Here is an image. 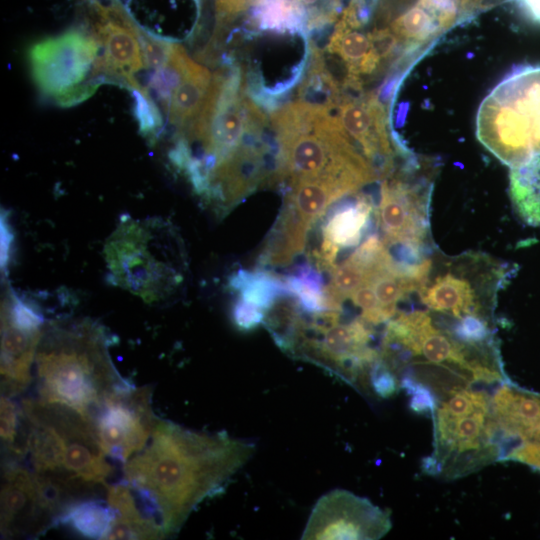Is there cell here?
I'll return each mask as SVG.
<instances>
[{
  "mask_svg": "<svg viewBox=\"0 0 540 540\" xmlns=\"http://www.w3.org/2000/svg\"><path fill=\"white\" fill-rule=\"evenodd\" d=\"M254 451L253 442L226 432L193 431L156 417L146 445L124 463V477L168 536L220 492Z\"/></svg>",
  "mask_w": 540,
  "mask_h": 540,
  "instance_id": "1",
  "label": "cell"
},
{
  "mask_svg": "<svg viewBox=\"0 0 540 540\" xmlns=\"http://www.w3.org/2000/svg\"><path fill=\"white\" fill-rule=\"evenodd\" d=\"M106 329L88 318L44 327L35 355L40 399L71 407L94 423L109 395L127 382L116 370Z\"/></svg>",
  "mask_w": 540,
  "mask_h": 540,
  "instance_id": "2",
  "label": "cell"
},
{
  "mask_svg": "<svg viewBox=\"0 0 540 540\" xmlns=\"http://www.w3.org/2000/svg\"><path fill=\"white\" fill-rule=\"evenodd\" d=\"M23 445L15 454L28 455L33 472L55 479L93 498L97 486L114 467L107 461L94 422L75 409L42 399L23 401Z\"/></svg>",
  "mask_w": 540,
  "mask_h": 540,
  "instance_id": "3",
  "label": "cell"
},
{
  "mask_svg": "<svg viewBox=\"0 0 540 540\" xmlns=\"http://www.w3.org/2000/svg\"><path fill=\"white\" fill-rule=\"evenodd\" d=\"M103 256L109 282L148 304L166 301L183 281L181 239L174 226L159 217L122 215Z\"/></svg>",
  "mask_w": 540,
  "mask_h": 540,
  "instance_id": "4",
  "label": "cell"
},
{
  "mask_svg": "<svg viewBox=\"0 0 540 540\" xmlns=\"http://www.w3.org/2000/svg\"><path fill=\"white\" fill-rule=\"evenodd\" d=\"M454 388L437 399L432 412L434 452L424 460L430 474L454 479L501 460L503 439L484 391Z\"/></svg>",
  "mask_w": 540,
  "mask_h": 540,
  "instance_id": "5",
  "label": "cell"
},
{
  "mask_svg": "<svg viewBox=\"0 0 540 540\" xmlns=\"http://www.w3.org/2000/svg\"><path fill=\"white\" fill-rule=\"evenodd\" d=\"M476 134L510 167L540 156V66H520L492 89L479 106Z\"/></svg>",
  "mask_w": 540,
  "mask_h": 540,
  "instance_id": "6",
  "label": "cell"
},
{
  "mask_svg": "<svg viewBox=\"0 0 540 540\" xmlns=\"http://www.w3.org/2000/svg\"><path fill=\"white\" fill-rule=\"evenodd\" d=\"M98 55V43L82 28L36 41L28 50L31 75L38 90L64 107L87 99L100 85L86 80L89 75L96 79L94 65Z\"/></svg>",
  "mask_w": 540,
  "mask_h": 540,
  "instance_id": "7",
  "label": "cell"
},
{
  "mask_svg": "<svg viewBox=\"0 0 540 540\" xmlns=\"http://www.w3.org/2000/svg\"><path fill=\"white\" fill-rule=\"evenodd\" d=\"M90 33L99 45L95 78L122 84L128 90L141 87L134 74L145 66L140 42L141 28L119 0H84Z\"/></svg>",
  "mask_w": 540,
  "mask_h": 540,
  "instance_id": "8",
  "label": "cell"
},
{
  "mask_svg": "<svg viewBox=\"0 0 540 540\" xmlns=\"http://www.w3.org/2000/svg\"><path fill=\"white\" fill-rule=\"evenodd\" d=\"M391 529L390 513L343 489L320 497L308 518L302 539H380Z\"/></svg>",
  "mask_w": 540,
  "mask_h": 540,
  "instance_id": "9",
  "label": "cell"
},
{
  "mask_svg": "<svg viewBox=\"0 0 540 540\" xmlns=\"http://www.w3.org/2000/svg\"><path fill=\"white\" fill-rule=\"evenodd\" d=\"M149 387L129 385L109 395L95 420L97 435L107 457L125 463L147 443L156 416Z\"/></svg>",
  "mask_w": 540,
  "mask_h": 540,
  "instance_id": "10",
  "label": "cell"
},
{
  "mask_svg": "<svg viewBox=\"0 0 540 540\" xmlns=\"http://www.w3.org/2000/svg\"><path fill=\"white\" fill-rule=\"evenodd\" d=\"M431 190L425 179L384 178L375 214L385 245L430 241Z\"/></svg>",
  "mask_w": 540,
  "mask_h": 540,
  "instance_id": "11",
  "label": "cell"
},
{
  "mask_svg": "<svg viewBox=\"0 0 540 540\" xmlns=\"http://www.w3.org/2000/svg\"><path fill=\"white\" fill-rule=\"evenodd\" d=\"M336 115L349 138L375 169L378 178L390 176L393 139L386 111L373 94L342 98Z\"/></svg>",
  "mask_w": 540,
  "mask_h": 540,
  "instance_id": "12",
  "label": "cell"
},
{
  "mask_svg": "<svg viewBox=\"0 0 540 540\" xmlns=\"http://www.w3.org/2000/svg\"><path fill=\"white\" fill-rule=\"evenodd\" d=\"M0 519L2 536L10 538L38 535L55 525L34 473L14 460L4 465Z\"/></svg>",
  "mask_w": 540,
  "mask_h": 540,
  "instance_id": "13",
  "label": "cell"
},
{
  "mask_svg": "<svg viewBox=\"0 0 540 540\" xmlns=\"http://www.w3.org/2000/svg\"><path fill=\"white\" fill-rule=\"evenodd\" d=\"M44 327L14 319L1 309V378L11 395L25 390L32 381V368Z\"/></svg>",
  "mask_w": 540,
  "mask_h": 540,
  "instance_id": "14",
  "label": "cell"
},
{
  "mask_svg": "<svg viewBox=\"0 0 540 540\" xmlns=\"http://www.w3.org/2000/svg\"><path fill=\"white\" fill-rule=\"evenodd\" d=\"M477 281L466 270L455 268L428 277L418 289L420 300L429 309L459 319L467 314L488 317V308L481 300Z\"/></svg>",
  "mask_w": 540,
  "mask_h": 540,
  "instance_id": "15",
  "label": "cell"
},
{
  "mask_svg": "<svg viewBox=\"0 0 540 540\" xmlns=\"http://www.w3.org/2000/svg\"><path fill=\"white\" fill-rule=\"evenodd\" d=\"M375 212L371 199L363 194L342 202L331 210L323 227L320 264L331 271L342 248L358 246L371 224Z\"/></svg>",
  "mask_w": 540,
  "mask_h": 540,
  "instance_id": "16",
  "label": "cell"
},
{
  "mask_svg": "<svg viewBox=\"0 0 540 540\" xmlns=\"http://www.w3.org/2000/svg\"><path fill=\"white\" fill-rule=\"evenodd\" d=\"M290 185L284 209L308 230L331 204L359 190L351 183L332 176L299 180Z\"/></svg>",
  "mask_w": 540,
  "mask_h": 540,
  "instance_id": "17",
  "label": "cell"
},
{
  "mask_svg": "<svg viewBox=\"0 0 540 540\" xmlns=\"http://www.w3.org/2000/svg\"><path fill=\"white\" fill-rule=\"evenodd\" d=\"M492 413L503 441L520 439L540 418V396L502 382L491 398Z\"/></svg>",
  "mask_w": 540,
  "mask_h": 540,
  "instance_id": "18",
  "label": "cell"
},
{
  "mask_svg": "<svg viewBox=\"0 0 540 540\" xmlns=\"http://www.w3.org/2000/svg\"><path fill=\"white\" fill-rule=\"evenodd\" d=\"M357 29L340 20L326 45V51L340 58L347 70L345 85L354 88L360 87V75L371 74L381 62L370 33Z\"/></svg>",
  "mask_w": 540,
  "mask_h": 540,
  "instance_id": "19",
  "label": "cell"
},
{
  "mask_svg": "<svg viewBox=\"0 0 540 540\" xmlns=\"http://www.w3.org/2000/svg\"><path fill=\"white\" fill-rule=\"evenodd\" d=\"M212 75L207 68L189 60L183 77L164 110L178 133L184 131L200 112Z\"/></svg>",
  "mask_w": 540,
  "mask_h": 540,
  "instance_id": "20",
  "label": "cell"
},
{
  "mask_svg": "<svg viewBox=\"0 0 540 540\" xmlns=\"http://www.w3.org/2000/svg\"><path fill=\"white\" fill-rule=\"evenodd\" d=\"M509 180L516 213L526 224L540 226V156L511 167Z\"/></svg>",
  "mask_w": 540,
  "mask_h": 540,
  "instance_id": "21",
  "label": "cell"
},
{
  "mask_svg": "<svg viewBox=\"0 0 540 540\" xmlns=\"http://www.w3.org/2000/svg\"><path fill=\"white\" fill-rule=\"evenodd\" d=\"M229 284L239 292L240 299L263 311L270 310L281 297L288 294L284 281L264 271L240 270L231 277Z\"/></svg>",
  "mask_w": 540,
  "mask_h": 540,
  "instance_id": "22",
  "label": "cell"
},
{
  "mask_svg": "<svg viewBox=\"0 0 540 540\" xmlns=\"http://www.w3.org/2000/svg\"><path fill=\"white\" fill-rule=\"evenodd\" d=\"M115 516L107 501L89 498L72 505L60 517L58 524L70 526L81 536L103 539Z\"/></svg>",
  "mask_w": 540,
  "mask_h": 540,
  "instance_id": "23",
  "label": "cell"
},
{
  "mask_svg": "<svg viewBox=\"0 0 540 540\" xmlns=\"http://www.w3.org/2000/svg\"><path fill=\"white\" fill-rule=\"evenodd\" d=\"M445 29L440 18L419 2L391 23V32L408 44H423Z\"/></svg>",
  "mask_w": 540,
  "mask_h": 540,
  "instance_id": "24",
  "label": "cell"
},
{
  "mask_svg": "<svg viewBox=\"0 0 540 540\" xmlns=\"http://www.w3.org/2000/svg\"><path fill=\"white\" fill-rule=\"evenodd\" d=\"M189 60L185 49L174 43L167 61L154 70L150 77L147 89L154 92L164 110L179 85Z\"/></svg>",
  "mask_w": 540,
  "mask_h": 540,
  "instance_id": "25",
  "label": "cell"
},
{
  "mask_svg": "<svg viewBox=\"0 0 540 540\" xmlns=\"http://www.w3.org/2000/svg\"><path fill=\"white\" fill-rule=\"evenodd\" d=\"M460 342L483 348L497 347L489 318L476 314H467L445 326Z\"/></svg>",
  "mask_w": 540,
  "mask_h": 540,
  "instance_id": "26",
  "label": "cell"
},
{
  "mask_svg": "<svg viewBox=\"0 0 540 540\" xmlns=\"http://www.w3.org/2000/svg\"><path fill=\"white\" fill-rule=\"evenodd\" d=\"M134 101V115L140 132L151 142H155L161 132L163 119L159 109L146 87L130 90Z\"/></svg>",
  "mask_w": 540,
  "mask_h": 540,
  "instance_id": "27",
  "label": "cell"
},
{
  "mask_svg": "<svg viewBox=\"0 0 540 540\" xmlns=\"http://www.w3.org/2000/svg\"><path fill=\"white\" fill-rule=\"evenodd\" d=\"M140 42L145 66L156 70L167 61L175 42L141 29Z\"/></svg>",
  "mask_w": 540,
  "mask_h": 540,
  "instance_id": "28",
  "label": "cell"
},
{
  "mask_svg": "<svg viewBox=\"0 0 540 540\" xmlns=\"http://www.w3.org/2000/svg\"><path fill=\"white\" fill-rule=\"evenodd\" d=\"M20 409L7 397L1 396L0 434L6 446L12 449L16 445L18 427L20 424Z\"/></svg>",
  "mask_w": 540,
  "mask_h": 540,
  "instance_id": "29",
  "label": "cell"
},
{
  "mask_svg": "<svg viewBox=\"0 0 540 540\" xmlns=\"http://www.w3.org/2000/svg\"><path fill=\"white\" fill-rule=\"evenodd\" d=\"M370 385L374 392L382 398L391 397L400 387L398 378L380 360L374 365L370 374Z\"/></svg>",
  "mask_w": 540,
  "mask_h": 540,
  "instance_id": "30",
  "label": "cell"
},
{
  "mask_svg": "<svg viewBox=\"0 0 540 540\" xmlns=\"http://www.w3.org/2000/svg\"><path fill=\"white\" fill-rule=\"evenodd\" d=\"M260 0H215L217 30L234 21L247 9L255 6Z\"/></svg>",
  "mask_w": 540,
  "mask_h": 540,
  "instance_id": "31",
  "label": "cell"
},
{
  "mask_svg": "<svg viewBox=\"0 0 540 540\" xmlns=\"http://www.w3.org/2000/svg\"><path fill=\"white\" fill-rule=\"evenodd\" d=\"M233 320L238 328L250 330L261 324L265 318V311L239 299L233 306Z\"/></svg>",
  "mask_w": 540,
  "mask_h": 540,
  "instance_id": "32",
  "label": "cell"
},
{
  "mask_svg": "<svg viewBox=\"0 0 540 540\" xmlns=\"http://www.w3.org/2000/svg\"><path fill=\"white\" fill-rule=\"evenodd\" d=\"M501 460L521 462L540 471V443L525 442L505 453Z\"/></svg>",
  "mask_w": 540,
  "mask_h": 540,
  "instance_id": "33",
  "label": "cell"
},
{
  "mask_svg": "<svg viewBox=\"0 0 540 540\" xmlns=\"http://www.w3.org/2000/svg\"><path fill=\"white\" fill-rule=\"evenodd\" d=\"M6 216L2 215L1 220V265L2 269L3 267L6 268L7 264L9 263L10 258V252H11V245H12V232L11 227L7 223Z\"/></svg>",
  "mask_w": 540,
  "mask_h": 540,
  "instance_id": "34",
  "label": "cell"
},
{
  "mask_svg": "<svg viewBox=\"0 0 540 540\" xmlns=\"http://www.w3.org/2000/svg\"><path fill=\"white\" fill-rule=\"evenodd\" d=\"M516 3L527 20L540 25V0H516Z\"/></svg>",
  "mask_w": 540,
  "mask_h": 540,
  "instance_id": "35",
  "label": "cell"
},
{
  "mask_svg": "<svg viewBox=\"0 0 540 540\" xmlns=\"http://www.w3.org/2000/svg\"><path fill=\"white\" fill-rule=\"evenodd\" d=\"M523 441L525 442H538L540 443V418L537 422L526 432Z\"/></svg>",
  "mask_w": 540,
  "mask_h": 540,
  "instance_id": "36",
  "label": "cell"
}]
</instances>
